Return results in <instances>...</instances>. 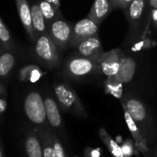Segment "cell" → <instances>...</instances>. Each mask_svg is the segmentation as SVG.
<instances>
[{
  "label": "cell",
  "mask_w": 157,
  "mask_h": 157,
  "mask_svg": "<svg viewBox=\"0 0 157 157\" xmlns=\"http://www.w3.org/2000/svg\"><path fill=\"white\" fill-rule=\"evenodd\" d=\"M52 139H53V146H54L56 157H66L65 149L61 140L58 139V137L56 134H52Z\"/></svg>",
  "instance_id": "obj_25"
},
{
  "label": "cell",
  "mask_w": 157,
  "mask_h": 157,
  "mask_svg": "<svg viewBox=\"0 0 157 157\" xmlns=\"http://www.w3.org/2000/svg\"><path fill=\"white\" fill-rule=\"evenodd\" d=\"M122 105V108H123V113H124V118L127 124V127L131 134V137L133 139V141L135 143V148L138 151L145 154L147 153V151H149V147L146 143V140L141 133V131L140 130L138 125L136 124V122L134 121V119L131 117V116L129 115V113L128 112L125 105L121 102Z\"/></svg>",
  "instance_id": "obj_11"
},
{
  "label": "cell",
  "mask_w": 157,
  "mask_h": 157,
  "mask_svg": "<svg viewBox=\"0 0 157 157\" xmlns=\"http://www.w3.org/2000/svg\"><path fill=\"white\" fill-rule=\"evenodd\" d=\"M0 49H15L13 37L1 18H0Z\"/></svg>",
  "instance_id": "obj_22"
},
{
  "label": "cell",
  "mask_w": 157,
  "mask_h": 157,
  "mask_svg": "<svg viewBox=\"0 0 157 157\" xmlns=\"http://www.w3.org/2000/svg\"><path fill=\"white\" fill-rule=\"evenodd\" d=\"M144 155L145 157H157V144L152 145Z\"/></svg>",
  "instance_id": "obj_29"
},
{
  "label": "cell",
  "mask_w": 157,
  "mask_h": 157,
  "mask_svg": "<svg viewBox=\"0 0 157 157\" xmlns=\"http://www.w3.org/2000/svg\"><path fill=\"white\" fill-rule=\"evenodd\" d=\"M136 72V61L130 56H122L117 76L124 84L129 83Z\"/></svg>",
  "instance_id": "obj_17"
},
{
  "label": "cell",
  "mask_w": 157,
  "mask_h": 157,
  "mask_svg": "<svg viewBox=\"0 0 157 157\" xmlns=\"http://www.w3.org/2000/svg\"><path fill=\"white\" fill-rule=\"evenodd\" d=\"M121 147H122V150H123V151L127 157H130L135 153L136 148H134V143L130 139H127Z\"/></svg>",
  "instance_id": "obj_27"
},
{
  "label": "cell",
  "mask_w": 157,
  "mask_h": 157,
  "mask_svg": "<svg viewBox=\"0 0 157 157\" xmlns=\"http://www.w3.org/2000/svg\"><path fill=\"white\" fill-rule=\"evenodd\" d=\"M115 9L112 0H94V3L88 14V18L100 25Z\"/></svg>",
  "instance_id": "obj_14"
},
{
  "label": "cell",
  "mask_w": 157,
  "mask_h": 157,
  "mask_svg": "<svg viewBox=\"0 0 157 157\" xmlns=\"http://www.w3.org/2000/svg\"><path fill=\"white\" fill-rule=\"evenodd\" d=\"M74 48H76L78 56L91 58L95 61H98L99 57L103 54V46L98 35H94L82 41Z\"/></svg>",
  "instance_id": "obj_10"
},
{
  "label": "cell",
  "mask_w": 157,
  "mask_h": 157,
  "mask_svg": "<svg viewBox=\"0 0 157 157\" xmlns=\"http://www.w3.org/2000/svg\"><path fill=\"white\" fill-rule=\"evenodd\" d=\"M148 3L151 10H157V0H148Z\"/></svg>",
  "instance_id": "obj_32"
},
{
  "label": "cell",
  "mask_w": 157,
  "mask_h": 157,
  "mask_svg": "<svg viewBox=\"0 0 157 157\" xmlns=\"http://www.w3.org/2000/svg\"><path fill=\"white\" fill-rule=\"evenodd\" d=\"M15 2H16L18 14L22 23V26L24 27L29 38L34 42L35 36L33 33V22H32V11H31V6L28 2V0H15Z\"/></svg>",
  "instance_id": "obj_12"
},
{
  "label": "cell",
  "mask_w": 157,
  "mask_h": 157,
  "mask_svg": "<svg viewBox=\"0 0 157 157\" xmlns=\"http://www.w3.org/2000/svg\"><path fill=\"white\" fill-rule=\"evenodd\" d=\"M32 11V22L35 39L44 33H48V24L41 11L38 1H34L31 5Z\"/></svg>",
  "instance_id": "obj_15"
},
{
  "label": "cell",
  "mask_w": 157,
  "mask_h": 157,
  "mask_svg": "<svg viewBox=\"0 0 157 157\" xmlns=\"http://www.w3.org/2000/svg\"><path fill=\"white\" fill-rule=\"evenodd\" d=\"M0 157H2V153H1V151H0Z\"/></svg>",
  "instance_id": "obj_35"
},
{
  "label": "cell",
  "mask_w": 157,
  "mask_h": 157,
  "mask_svg": "<svg viewBox=\"0 0 157 157\" xmlns=\"http://www.w3.org/2000/svg\"><path fill=\"white\" fill-rule=\"evenodd\" d=\"M117 1H118V0H112V2H113V4H114L115 9L117 8Z\"/></svg>",
  "instance_id": "obj_34"
},
{
  "label": "cell",
  "mask_w": 157,
  "mask_h": 157,
  "mask_svg": "<svg viewBox=\"0 0 157 157\" xmlns=\"http://www.w3.org/2000/svg\"><path fill=\"white\" fill-rule=\"evenodd\" d=\"M44 106H45V112H46V117L47 121L50 124V126L56 129L57 133L62 137L63 141L67 144V138L65 133L64 124L62 120V117L59 111L58 104L55 98H53L50 95H46L44 99Z\"/></svg>",
  "instance_id": "obj_8"
},
{
  "label": "cell",
  "mask_w": 157,
  "mask_h": 157,
  "mask_svg": "<svg viewBox=\"0 0 157 157\" xmlns=\"http://www.w3.org/2000/svg\"><path fill=\"white\" fill-rule=\"evenodd\" d=\"M15 49H0V81L4 82L10 78L16 65Z\"/></svg>",
  "instance_id": "obj_13"
},
{
  "label": "cell",
  "mask_w": 157,
  "mask_h": 157,
  "mask_svg": "<svg viewBox=\"0 0 157 157\" xmlns=\"http://www.w3.org/2000/svg\"><path fill=\"white\" fill-rule=\"evenodd\" d=\"M121 102L125 105L128 112L138 125L149 148L155 144L157 139V128L148 108L140 99L127 96Z\"/></svg>",
  "instance_id": "obj_1"
},
{
  "label": "cell",
  "mask_w": 157,
  "mask_h": 157,
  "mask_svg": "<svg viewBox=\"0 0 157 157\" xmlns=\"http://www.w3.org/2000/svg\"><path fill=\"white\" fill-rule=\"evenodd\" d=\"M151 19H152V21L154 22V24H157V10L154 9V10H151Z\"/></svg>",
  "instance_id": "obj_31"
},
{
  "label": "cell",
  "mask_w": 157,
  "mask_h": 157,
  "mask_svg": "<svg viewBox=\"0 0 157 157\" xmlns=\"http://www.w3.org/2000/svg\"><path fill=\"white\" fill-rule=\"evenodd\" d=\"M53 89L55 98L64 111L80 118H86L88 117L86 109L78 94L67 82H56Z\"/></svg>",
  "instance_id": "obj_2"
},
{
  "label": "cell",
  "mask_w": 157,
  "mask_h": 157,
  "mask_svg": "<svg viewBox=\"0 0 157 157\" xmlns=\"http://www.w3.org/2000/svg\"><path fill=\"white\" fill-rule=\"evenodd\" d=\"M24 110L28 118L34 124L43 125L47 120L44 101L36 91L29 93L25 97Z\"/></svg>",
  "instance_id": "obj_5"
},
{
  "label": "cell",
  "mask_w": 157,
  "mask_h": 157,
  "mask_svg": "<svg viewBox=\"0 0 157 157\" xmlns=\"http://www.w3.org/2000/svg\"><path fill=\"white\" fill-rule=\"evenodd\" d=\"M122 56L123 55L118 49H114L105 53L103 52L97 61L101 72L106 77L117 75Z\"/></svg>",
  "instance_id": "obj_9"
},
{
  "label": "cell",
  "mask_w": 157,
  "mask_h": 157,
  "mask_svg": "<svg viewBox=\"0 0 157 157\" xmlns=\"http://www.w3.org/2000/svg\"><path fill=\"white\" fill-rule=\"evenodd\" d=\"M34 56L44 66L55 68L59 64V49L49 35L44 33L34 41Z\"/></svg>",
  "instance_id": "obj_3"
},
{
  "label": "cell",
  "mask_w": 157,
  "mask_h": 157,
  "mask_svg": "<svg viewBox=\"0 0 157 157\" xmlns=\"http://www.w3.org/2000/svg\"><path fill=\"white\" fill-rule=\"evenodd\" d=\"M43 71L35 65H28L23 67L19 71V80L21 82H27L31 83L37 82L43 77Z\"/></svg>",
  "instance_id": "obj_19"
},
{
  "label": "cell",
  "mask_w": 157,
  "mask_h": 157,
  "mask_svg": "<svg viewBox=\"0 0 157 157\" xmlns=\"http://www.w3.org/2000/svg\"><path fill=\"white\" fill-rule=\"evenodd\" d=\"M96 71H101L98 62L81 56L70 57L64 65V73L70 78H82Z\"/></svg>",
  "instance_id": "obj_4"
},
{
  "label": "cell",
  "mask_w": 157,
  "mask_h": 157,
  "mask_svg": "<svg viewBox=\"0 0 157 157\" xmlns=\"http://www.w3.org/2000/svg\"><path fill=\"white\" fill-rule=\"evenodd\" d=\"M48 33L59 50H65L69 46L72 36V27L68 22L64 21L63 18L57 19L48 24Z\"/></svg>",
  "instance_id": "obj_6"
},
{
  "label": "cell",
  "mask_w": 157,
  "mask_h": 157,
  "mask_svg": "<svg viewBox=\"0 0 157 157\" xmlns=\"http://www.w3.org/2000/svg\"><path fill=\"white\" fill-rule=\"evenodd\" d=\"M101 150L100 149H94L91 147L85 148L83 151L84 157H101Z\"/></svg>",
  "instance_id": "obj_28"
},
{
  "label": "cell",
  "mask_w": 157,
  "mask_h": 157,
  "mask_svg": "<svg viewBox=\"0 0 157 157\" xmlns=\"http://www.w3.org/2000/svg\"><path fill=\"white\" fill-rule=\"evenodd\" d=\"M123 85L124 83L121 82L117 75L106 77V80L105 82V91L106 94H111L117 99H122Z\"/></svg>",
  "instance_id": "obj_20"
},
{
  "label": "cell",
  "mask_w": 157,
  "mask_h": 157,
  "mask_svg": "<svg viewBox=\"0 0 157 157\" xmlns=\"http://www.w3.org/2000/svg\"><path fill=\"white\" fill-rule=\"evenodd\" d=\"M99 25L92 19L86 18L78 21L72 27L70 47H75L78 43L94 35H98Z\"/></svg>",
  "instance_id": "obj_7"
},
{
  "label": "cell",
  "mask_w": 157,
  "mask_h": 157,
  "mask_svg": "<svg viewBox=\"0 0 157 157\" xmlns=\"http://www.w3.org/2000/svg\"><path fill=\"white\" fill-rule=\"evenodd\" d=\"M38 4L47 24H50L52 21L62 18L60 10L56 8L52 3L48 2L47 0H38Z\"/></svg>",
  "instance_id": "obj_21"
},
{
  "label": "cell",
  "mask_w": 157,
  "mask_h": 157,
  "mask_svg": "<svg viewBox=\"0 0 157 157\" xmlns=\"http://www.w3.org/2000/svg\"><path fill=\"white\" fill-rule=\"evenodd\" d=\"M99 137L102 142L105 145L107 150L110 151L113 157H127L122 150L121 145H119L106 131L105 128L99 129Z\"/></svg>",
  "instance_id": "obj_18"
},
{
  "label": "cell",
  "mask_w": 157,
  "mask_h": 157,
  "mask_svg": "<svg viewBox=\"0 0 157 157\" xmlns=\"http://www.w3.org/2000/svg\"><path fill=\"white\" fill-rule=\"evenodd\" d=\"M146 0H133L127 7L126 15L132 28L140 23V21L144 15Z\"/></svg>",
  "instance_id": "obj_16"
},
{
  "label": "cell",
  "mask_w": 157,
  "mask_h": 157,
  "mask_svg": "<svg viewBox=\"0 0 157 157\" xmlns=\"http://www.w3.org/2000/svg\"><path fill=\"white\" fill-rule=\"evenodd\" d=\"M25 148L29 157H44L42 146L35 136H30L27 139Z\"/></svg>",
  "instance_id": "obj_23"
},
{
  "label": "cell",
  "mask_w": 157,
  "mask_h": 157,
  "mask_svg": "<svg viewBox=\"0 0 157 157\" xmlns=\"http://www.w3.org/2000/svg\"><path fill=\"white\" fill-rule=\"evenodd\" d=\"M48 2L52 3L56 8L59 9L60 10V0H47Z\"/></svg>",
  "instance_id": "obj_33"
},
{
  "label": "cell",
  "mask_w": 157,
  "mask_h": 157,
  "mask_svg": "<svg viewBox=\"0 0 157 157\" xmlns=\"http://www.w3.org/2000/svg\"><path fill=\"white\" fill-rule=\"evenodd\" d=\"M133 1V0H118L117 1V8H120L121 10H126L127 7Z\"/></svg>",
  "instance_id": "obj_30"
},
{
  "label": "cell",
  "mask_w": 157,
  "mask_h": 157,
  "mask_svg": "<svg viewBox=\"0 0 157 157\" xmlns=\"http://www.w3.org/2000/svg\"><path fill=\"white\" fill-rule=\"evenodd\" d=\"M7 108V88L4 82L0 81V115Z\"/></svg>",
  "instance_id": "obj_26"
},
{
  "label": "cell",
  "mask_w": 157,
  "mask_h": 157,
  "mask_svg": "<svg viewBox=\"0 0 157 157\" xmlns=\"http://www.w3.org/2000/svg\"><path fill=\"white\" fill-rule=\"evenodd\" d=\"M45 142L44 144V157H56L54 146H53V139H52V134L47 133L45 136Z\"/></svg>",
  "instance_id": "obj_24"
}]
</instances>
